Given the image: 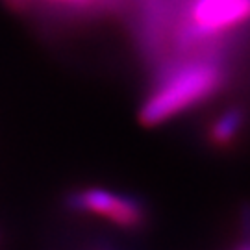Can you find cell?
Wrapping results in <instances>:
<instances>
[{"instance_id": "277c9868", "label": "cell", "mask_w": 250, "mask_h": 250, "mask_svg": "<svg viewBox=\"0 0 250 250\" xmlns=\"http://www.w3.org/2000/svg\"><path fill=\"white\" fill-rule=\"evenodd\" d=\"M243 126V113L239 109H226L209 126V139L215 145H228L237 137Z\"/></svg>"}, {"instance_id": "8992f818", "label": "cell", "mask_w": 250, "mask_h": 250, "mask_svg": "<svg viewBox=\"0 0 250 250\" xmlns=\"http://www.w3.org/2000/svg\"><path fill=\"white\" fill-rule=\"evenodd\" d=\"M9 6H13V8H22V4L26 2V0H8Z\"/></svg>"}, {"instance_id": "6da1fadb", "label": "cell", "mask_w": 250, "mask_h": 250, "mask_svg": "<svg viewBox=\"0 0 250 250\" xmlns=\"http://www.w3.org/2000/svg\"><path fill=\"white\" fill-rule=\"evenodd\" d=\"M224 72L213 62H188L172 67L146 99L141 121L154 126L209 99L223 85Z\"/></svg>"}, {"instance_id": "7a4b0ae2", "label": "cell", "mask_w": 250, "mask_h": 250, "mask_svg": "<svg viewBox=\"0 0 250 250\" xmlns=\"http://www.w3.org/2000/svg\"><path fill=\"white\" fill-rule=\"evenodd\" d=\"M250 19V0H195L188 22L180 32V45L189 48L206 43Z\"/></svg>"}, {"instance_id": "3957f363", "label": "cell", "mask_w": 250, "mask_h": 250, "mask_svg": "<svg viewBox=\"0 0 250 250\" xmlns=\"http://www.w3.org/2000/svg\"><path fill=\"white\" fill-rule=\"evenodd\" d=\"M69 202L76 211L106 217L123 228H135L145 219L143 208L135 198L109 193L106 189H83L74 193Z\"/></svg>"}, {"instance_id": "52a82bcc", "label": "cell", "mask_w": 250, "mask_h": 250, "mask_svg": "<svg viewBox=\"0 0 250 250\" xmlns=\"http://www.w3.org/2000/svg\"><path fill=\"white\" fill-rule=\"evenodd\" d=\"M241 250H250V247H245V249H241Z\"/></svg>"}, {"instance_id": "5b68a950", "label": "cell", "mask_w": 250, "mask_h": 250, "mask_svg": "<svg viewBox=\"0 0 250 250\" xmlns=\"http://www.w3.org/2000/svg\"><path fill=\"white\" fill-rule=\"evenodd\" d=\"M46 2H58V4H69V6H87L99 0H46Z\"/></svg>"}]
</instances>
